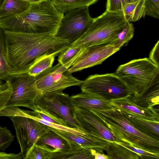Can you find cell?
<instances>
[{
	"mask_svg": "<svg viewBox=\"0 0 159 159\" xmlns=\"http://www.w3.org/2000/svg\"><path fill=\"white\" fill-rule=\"evenodd\" d=\"M55 57L51 55L40 59L30 67L27 73L36 77L43 72L52 67Z\"/></svg>",
	"mask_w": 159,
	"mask_h": 159,
	"instance_id": "obj_27",
	"label": "cell"
},
{
	"mask_svg": "<svg viewBox=\"0 0 159 159\" xmlns=\"http://www.w3.org/2000/svg\"><path fill=\"white\" fill-rule=\"evenodd\" d=\"M70 97L75 107L97 110L110 109L115 107L110 101L85 92H82Z\"/></svg>",
	"mask_w": 159,
	"mask_h": 159,
	"instance_id": "obj_17",
	"label": "cell"
},
{
	"mask_svg": "<svg viewBox=\"0 0 159 159\" xmlns=\"http://www.w3.org/2000/svg\"><path fill=\"white\" fill-rule=\"evenodd\" d=\"M48 128L66 139L76 143L84 148L95 150L97 152L102 153L108 142L102 139L78 135L49 127Z\"/></svg>",
	"mask_w": 159,
	"mask_h": 159,
	"instance_id": "obj_15",
	"label": "cell"
},
{
	"mask_svg": "<svg viewBox=\"0 0 159 159\" xmlns=\"http://www.w3.org/2000/svg\"><path fill=\"white\" fill-rule=\"evenodd\" d=\"M120 49L109 43L85 48L73 62L68 71L70 73L100 64Z\"/></svg>",
	"mask_w": 159,
	"mask_h": 159,
	"instance_id": "obj_13",
	"label": "cell"
},
{
	"mask_svg": "<svg viewBox=\"0 0 159 159\" xmlns=\"http://www.w3.org/2000/svg\"><path fill=\"white\" fill-rule=\"evenodd\" d=\"M9 117L13 124L20 152L25 159L39 138L49 129L48 127L28 117L16 116Z\"/></svg>",
	"mask_w": 159,
	"mask_h": 159,
	"instance_id": "obj_11",
	"label": "cell"
},
{
	"mask_svg": "<svg viewBox=\"0 0 159 159\" xmlns=\"http://www.w3.org/2000/svg\"><path fill=\"white\" fill-rule=\"evenodd\" d=\"M35 103L38 111L57 120L62 125L81 130L76 120L75 107L70 97L62 91L39 94Z\"/></svg>",
	"mask_w": 159,
	"mask_h": 159,
	"instance_id": "obj_5",
	"label": "cell"
},
{
	"mask_svg": "<svg viewBox=\"0 0 159 159\" xmlns=\"http://www.w3.org/2000/svg\"><path fill=\"white\" fill-rule=\"evenodd\" d=\"M81 86L82 92L109 101L130 97L134 94L133 91L115 73L90 75L83 81Z\"/></svg>",
	"mask_w": 159,
	"mask_h": 159,
	"instance_id": "obj_7",
	"label": "cell"
},
{
	"mask_svg": "<svg viewBox=\"0 0 159 159\" xmlns=\"http://www.w3.org/2000/svg\"><path fill=\"white\" fill-rule=\"evenodd\" d=\"M98 0H52L57 9L64 14L77 8L88 7L95 3Z\"/></svg>",
	"mask_w": 159,
	"mask_h": 159,
	"instance_id": "obj_25",
	"label": "cell"
},
{
	"mask_svg": "<svg viewBox=\"0 0 159 159\" xmlns=\"http://www.w3.org/2000/svg\"><path fill=\"white\" fill-rule=\"evenodd\" d=\"M15 116L28 117L36 120L43 124L51 128L67 131L81 135H87L83 131L77 129H73L61 125L46 121L34 116L31 111L24 110L19 107H16L14 111Z\"/></svg>",
	"mask_w": 159,
	"mask_h": 159,
	"instance_id": "obj_24",
	"label": "cell"
},
{
	"mask_svg": "<svg viewBox=\"0 0 159 159\" xmlns=\"http://www.w3.org/2000/svg\"><path fill=\"white\" fill-rule=\"evenodd\" d=\"M93 155L95 159H109L107 155L104 154L103 152L101 153L93 151Z\"/></svg>",
	"mask_w": 159,
	"mask_h": 159,
	"instance_id": "obj_37",
	"label": "cell"
},
{
	"mask_svg": "<svg viewBox=\"0 0 159 159\" xmlns=\"http://www.w3.org/2000/svg\"><path fill=\"white\" fill-rule=\"evenodd\" d=\"M119 143L140 155L142 159L144 158V157H145V158H147V157H148L149 158L159 159V154L150 152L140 148L135 147L125 141H122Z\"/></svg>",
	"mask_w": 159,
	"mask_h": 159,
	"instance_id": "obj_34",
	"label": "cell"
},
{
	"mask_svg": "<svg viewBox=\"0 0 159 159\" xmlns=\"http://www.w3.org/2000/svg\"><path fill=\"white\" fill-rule=\"evenodd\" d=\"M98 116L113 135L120 141L149 152L159 154V141L137 130L122 111L115 107L107 110H90Z\"/></svg>",
	"mask_w": 159,
	"mask_h": 159,
	"instance_id": "obj_3",
	"label": "cell"
},
{
	"mask_svg": "<svg viewBox=\"0 0 159 159\" xmlns=\"http://www.w3.org/2000/svg\"><path fill=\"white\" fill-rule=\"evenodd\" d=\"M128 23L122 15L106 10L100 16L93 18L84 33L69 47L84 48L103 43L115 46L118 34Z\"/></svg>",
	"mask_w": 159,
	"mask_h": 159,
	"instance_id": "obj_4",
	"label": "cell"
},
{
	"mask_svg": "<svg viewBox=\"0 0 159 159\" xmlns=\"http://www.w3.org/2000/svg\"><path fill=\"white\" fill-rule=\"evenodd\" d=\"M158 73L159 66L144 58L120 65L115 73L133 91V95H136L148 86Z\"/></svg>",
	"mask_w": 159,
	"mask_h": 159,
	"instance_id": "obj_6",
	"label": "cell"
},
{
	"mask_svg": "<svg viewBox=\"0 0 159 159\" xmlns=\"http://www.w3.org/2000/svg\"><path fill=\"white\" fill-rule=\"evenodd\" d=\"M64 14L57 9L52 0L31 2L22 13L0 19V28L3 30L55 35Z\"/></svg>",
	"mask_w": 159,
	"mask_h": 159,
	"instance_id": "obj_2",
	"label": "cell"
},
{
	"mask_svg": "<svg viewBox=\"0 0 159 159\" xmlns=\"http://www.w3.org/2000/svg\"><path fill=\"white\" fill-rule=\"evenodd\" d=\"M8 80L12 92L5 107H23L34 111L38 110L35 102L39 93L36 85V77L26 72L11 75Z\"/></svg>",
	"mask_w": 159,
	"mask_h": 159,
	"instance_id": "obj_9",
	"label": "cell"
},
{
	"mask_svg": "<svg viewBox=\"0 0 159 159\" xmlns=\"http://www.w3.org/2000/svg\"><path fill=\"white\" fill-rule=\"evenodd\" d=\"M3 0H0V7L3 1Z\"/></svg>",
	"mask_w": 159,
	"mask_h": 159,
	"instance_id": "obj_40",
	"label": "cell"
},
{
	"mask_svg": "<svg viewBox=\"0 0 159 159\" xmlns=\"http://www.w3.org/2000/svg\"><path fill=\"white\" fill-rule=\"evenodd\" d=\"M15 136L6 127L0 125V150L5 151L12 143Z\"/></svg>",
	"mask_w": 159,
	"mask_h": 159,
	"instance_id": "obj_31",
	"label": "cell"
},
{
	"mask_svg": "<svg viewBox=\"0 0 159 159\" xmlns=\"http://www.w3.org/2000/svg\"><path fill=\"white\" fill-rule=\"evenodd\" d=\"M6 59L11 75L27 72L45 57L59 55L70 45L49 34H34L3 30Z\"/></svg>",
	"mask_w": 159,
	"mask_h": 159,
	"instance_id": "obj_1",
	"label": "cell"
},
{
	"mask_svg": "<svg viewBox=\"0 0 159 159\" xmlns=\"http://www.w3.org/2000/svg\"><path fill=\"white\" fill-rule=\"evenodd\" d=\"M27 1H29L30 2H35L40 1V0H24Z\"/></svg>",
	"mask_w": 159,
	"mask_h": 159,
	"instance_id": "obj_38",
	"label": "cell"
},
{
	"mask_svg": "<svg viewBox=\"0 0 159 159\" xmlns=\"http://www.w3.org/2000/svg\"><path fill=\"white\" fill-rule=\"evenodd\" d=\"M134 27L133 24L129 22L125 28L118 35L117 41L115 46L120 49L131 40L134 35Z\"/></svg>",
	"mask_w": 159,
	"mask_h": 159,
	"instance_id": "obj_29",
	"label": "cell"
},
{
	"mask_svg": "<svg viewBox=\"0 0 159 159\" xmlns=\"http://www.w3.org/2000/svg\"><path fill=\"white\" fill-rule=\"evenodd\" d=\"M76 58L62 65L60 63L36 77V85L39 94L63 91L72 86H81L83 81L73 77L67 71Z\"/></svg>",
	"mask_w": 159,
	"mask_h": 159,
	"instance_id": "obj_8",
	"label": "cell"
},
{
	"mask_svg": "<svg viewBox=\"0 0 159 159\" xmlns=\"http://www.w3.org/2000/svg\"><path fill=\"white\" fill-rule=\"evenodd\" d=\"M12 92L10 82L7 80L0 85V111L5 107Z\"/></svg>",
	"mask_w": 159,
	"mask_h": 159,
	"instance_id": "obj_32",
	"label": "cell"
},
{
	"mask_svg": "<svg viewBox=\"0 0 159 159\" xmlns=\"http://www.w3.org/2000/svg\"><path fill=\"white\" fill-rule=\"evenodd\" d=\"M30 3L24 0H3L0 7V19L22 13L29 7Z\"/></svg>",
	"mask_w": 159,
	"mask_h": 159,
	"instance_id": "obj_21",
	"label": "cell"
},
{
	"mask_svg": "<svg viewBox=\"0 0 159 159\" xmlns=\"http://www.w3.org/2000/svg\"><path fill=\"white\" fill-rule=\"evenodd\" d=\"M0 159H24L20 152L18 153H7L0 152Z\"/></svg>",
	"mask_w": 159,
	"mask_h": 159,
	"instance_id": "obj_36",
	"label": "cell"
},
{
	"mask_svg": "<svg viewBox=\"0 0 159 159\" xmlns=\"http://www.w3.org/2000/svg\"><path fill=\"white\" fill-rule=\"evenodd\" d=\"M52 152L44 146L35 144L30 149L25 159H51Z\"/></svg>",
	"mask_w": 159,
	"mask_h": 159,
	"instance_id": "obj_28",
	"label": "cell"
},
{
	"mask_svg": "<svg viewBox=\"0 0 159 159\" xmlns=\"http://www.w3.org/2000/svg\"><path fill=\"white\" fill-rule=\"evenodd\" d=\"M93 19L88 7L67 11L64 14L55 36L67 41L70 45L83 35Z\"/></svg>",
	"mask_w": 159,
	"mask_h": 159,
	"instance_id": "obj_10",
	"label": "cell"
},
{
	"mask_svg": "<svg viewBox=\"0 0 159 159\" xmlns=\"http://www.w3.org/2000/svg\"><path fill=\"white\" fill-rule=\"evenodd\" d=\"M35 144L44 146L52 152L65 151L70 147L68 140L49 129L39 138Z\"/></svg>",
	"mask_w": 159,
	"mask_h": 159,
	"instance_id": "obj_19",
	"label": "cell"
},
{
	"mask_svg": "<svg viewBox=\"0 0 159 159\" xmlns=\"http://www.w3.org/2000/svg\"><path fill=\"white\" fill-rule=\"evenodd\" d=\"M110 101L113 106L121 111L129 112L143 119L159 122V108L142 107L134 102L129 97Z\"/></svg>",
	"mask_w": 159,
	"mask_h": 159,
	"instance_id": "obj_14",
	"label": "cell"
},
{
	"mask_svg": "<svg viewBox=\"0 0 159 159\" xmlns=\"http://www.w3.org/2000/svg\"><path fill=\"white\" fill-rule=\"evenodd\" d=\"M121 111L137 130L150 138L159 141V121L145 119L129 112Z\"/></svg>",
	"mask_w": 159,
	"mask_h": 159,
	"instance_id": "obj_18",
	"label": "cell"
},
{
	"mask_svg": "<svg viewBox=\"0 0 159 159\" xmlns=\"http://www.w3.org/2000/svg\"><path fill=\"white\" fill-rule=\"evenodd\" d=\"M149 59L154 64L159 66V41L155 44L150 52Z\"/></svg>",
	"mask_w": 159,
	"mask_h": 159,
	"instance_id": "obj_35",
	"label": "cell"
},
{
	"mask_svg": "<svg viewBox=\"0 0 159 159\" xmlns=\"http://www.w3.org/2000/svg\"><path fill=\"white\" fill-rule=\"evenodd\" d=\"M137 0H107L106 10L118 13L122 15L123 7L126 4Z\"/></svg>",
	"mask_w": 159,
	"mask_h": 159,
	"instance_id": "obj_33",
	"label": "cell"
},
{
	"mask_svg": "<svg viewBox=\"0 0 159 159\" xmlns=\"http://www.w3.org/2000/svg\"><path fill=\"white\" fill-rule=\"evenodd\" d=\"M11 76L6 59L3 31L0 28V80L5 81Z\"/></svg>",
	"mask_w": 159,
	"mask_h": 159,
	"instance_id": "obj_26",
	"label": "cell"
},
{
	"mask_svg": "<svg viewBox=\"0 0 159 159\" xmlns=\"http://www.w3.org/2000/svg\"><path fill=\"white\" fill-rule=\"evenodd\" d=\"M76 120L81 129L87 135L105 139L108 142H121L111 133L102 120L89 109L75 108Z\"/></svg>",
	"mask_w": 159,
	"mask_h": 159,
	"instance_id": "obj_12",
	"label": "cell"
},
{
	"mask_svg": "<svg viewBox=\"0 0 159 159\" xmlns=\"http://www.w3.org/2000/svg\"><path fill=\"white\" fill-rule=\"evenodd\" d=\"M85 48L68 47L59 55L58 61L61 65H65L77 57Z\"/></svg>",
	"mask_w": 159,
	"mask_h": 159,
	"instance_id": "obj_30",
	"label": "cell"
},
{
	"mask_svg": "<svg viewBox=\"0 0 159 159\" xmlns=\"http://www.w3.org/2000/svg\"><path fill=\"white\" fill-rule=\"evenodd\" d=\"M129 98L135 103L143 107L159 105V73L144 90L137 95H132Z\"/></svg>",
	"mask_w": 159,
	"mask_h": 159,
	"instance_id": "obj_16",
	"label": "cell"
},
{
	"mask_svg": "<svg viewBox=\"0 0 159 159\" xmlns=\"http://www.w3.org/2000/svg\"><path fill=\"white\" fill-rule=\"evenodd\" d=\"M145 0H137L124 6L122 15L128 22H135L146 15Z\"/></svg>",
	"mask_w": 159,
	"mask_h": 159,
	"instance_id": "obj_22",
	"label": "cell"
},
{
	"mask_svg": "<svg viewBox=\"0 0 159 159\" xmlns=\"http://www.w3.org/2000/svg\"><path fill=\"white\" fill-rule=\"evenodd\" d=\"M4 81V80H0V85L2 84Z\"/></svg>",
	"mask_w": 159,
	"mask_h": 159,
	"instance_id": "obj_39",
	"label": "cell"
},
{
	"mask_svg": "<svg viewBox=\"0 0 159 159\" xmlns=\"http://www.w3.org/2000/svg\"><path fill=\"white\" fill-rule=\"evenodd\" d=\"M69 141L70 145V148L64 152H52L51 159H94L93 152L95 150L84 148L76 143Z\"/></svg>",
	"mask_w": 159,
	"mask_h": 159,
	"instance_id": "obj_20",
	"label": "cell"
},
{
	"mask_svg": "<svg viewBox=\"0 0 159 159\" xmlns=\"http://www.w3.org/2000/svg\"><path fill=\"white\" fill-rule=\"evenodd\" d=\"M105 151L109 159H139L141 156L119 143L108 142Z\"/></svg>",
	"mask_w": 159,
	"mask_h": 159,
	"instance_id": "obj_23",
	"label": "cell"
}]
</instances>
